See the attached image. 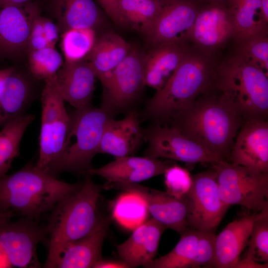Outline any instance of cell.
Instances as JSON below:
<instances>
[{"label": "cell", "mask_w": 268, "mask_h": 268, "mask_svg": "<svg viewBox=\"0 0 268 268\" xmlns=\"http://www.w3.org/2000/svg\"><path fill=\"white\" fill-rule=\"evenodd\" d=\"M217 66L214 56L190 46L166 84L147 103L143 118L152 125L169 126L199 96L214 87Z\"/></svg>", "instance_id": "cell-1"}, {"label": "cell", "mask_w": 268, "mask_h": 268, "mask_svg": "<svg viewBox=\"0 0 268 268\" xmlns=\"http://www.w3.org/2000/svg\"><path fill=\"white\" fill-rule=\"evenodd\" d=\"M244 119L215 86L200 95L169 125L222 160L228 161Z\"/></svg>", "instance_id": "cell-2"}, {"label": "cell", "mask_w": 268, "mask_h": 268, "mask_svg": "<svg viewBox=\"0 0 268 268\" xmlns=\"http://www.w3.org/2000/svg\"><path fill=\"white\" fill-rule=\"evenodd\" d=\"M82 184H70L37 169L29 163L0 178V212L39 221L66 196L78 191Z\"/></svg>", "instance_id": "cell-3"}, {"label": "cell", "mask_w": 268, "mask_h": 268, "mask_svg": "<svg viewBox=\"0 0 268 268\" xmlns=\"http://www.w3.org/2000/svg\"><path fill=\"white\" fill-rule=\"evenodd\" d=\"M103 185L93 182L90 175L77 192L61 200L49 212L48 256L44 268L51 267L62 250L91 232L103 216L98 201Z\"/></svg>", "instance_id": "cell-4"}, {"label": "cell", "mask_w": 268, "mask_h": 268, "mask_svg": "<svg viewBox=\"0 0 268 268\" xmlns=\"http://www.w3.org/2000/svg\"><path fill=\"white\" fill-rule=\"evenodd\" d=\"M215 86L244 119L267 120L268 75L236 51L218 62Z\"/></svg>", "instance_id": "cell-5"}, {"label": "cell", "mask_w": 268, "mask_h": 268, "mask_svg": "<svg viewBox=\"0 0 268 268\" xmlns=\"http://www.w3.org/2000/svg\"><path fill=\"white\" fill-rule=\"evenodd\" d=\"M70 125L67 136L74 141L65 148L58 169V173L69 172L77 175H89L93 168L91 161L98 154L104 131L114 115L101 106L91 105L75 109L69 115Z\"/></svg>", "instance_id": "cell-6"}, {"label": "cell", "mask_w": 268, "mask_h": 268, "mask_svg": "<svg viewBox=\"0 0 268 268\" xmlns=\"http://www.w3.org/2000/svg\"><path fill=\"white\" fill-rule=\"evenodd\" d=\"M45 81L41 95L39 156L35 167L56 176L66 148L70 117L58 86L56 74Z\"/></svg>", "instance_id": "cell-7"}, {"label": "cell", "mask_w": 268, "mask_h": 268, "mask_svg": "<svg viewBox=\"0 0 268 268\" xmlns=\"http://www.w3.org/2000/svg\"><path fill=\"white\" fill-rule=\"evenodd\" d=\"M210 165L215 172L219 195L224 202L240 205L253 212L268 208V173L226 160Z\"/></svg>", "instance_id": "cell-8"}, {"label": "cell", "mask_w": 268, "mask_h": 268, "mask_svg": "<svg viewBox=\"0 0 268 268\" xmlns=\"http://www.w3.org/2000/svg\"><path fill=\"white\" fill-rule=\"evenodd\" d=\"M14 216L7 212L0 216V246L11 267L21 268L41 267L37 254L39 243H48L46 225L39 221L20 217L12 221Z\"/></svg>", "instance_id": "cell-9"}, {"label": "cell", "mask_w": 268, "mask_h": 268, "mask_svg": "<svg viewBox=\"0 0 268 268\" xmlns=\"http://www.w3.org/2000/svg\"><path fill=\"white\" fill-rule=\"evenodd\" d=\"M192 179L186 195L188 228L215 232L230 205L220 198L212 168L193 175Z\"/></svg>", "instance_id": "cell-10"}, {"label": "cell", "mask_w": 268, "mask_h": 268, "mask_svg": "<svg viewBox=\"0 0 268 268\" xmlns=\"http://www.w3.org/2000/svg\"><path fill=\"white\" fill-rule=\"evenodd\" d=\"M142 130L144 140L148 143L144 156L189 164H210L222 160L186 137L174 127L152 125Z\"/></svg>", "instance_id": "cell-11"}, {"label": "cell", "mask_w": 268, "mask_h": 268, "mask_svg": "<svg viewBox=\"0 0 268 268\" xmlns=\"http://www.w3.org/2000/svg\"><path fill=\"white\" fill-rule=\"evenodd\" d=\"M145 53L132 47L125 59L102 85L101 107L114 115L130 106L138 97L145 85L144 66Z\"/></svg>", "instance_id": "cell-12"}, {"label": "cell", "mask_w": 268, "mask_h": 268, "mask_svg": "<svg viewBox=\"0 0 268 268\" xmlns=\"http://www.w3.org/2000/svg\"><path fill=\"white\" fill-rule=\"evenodd\" d=\"M199 0H165L162 9L144 37L150 46L174 42L188 44L198 13Z\"/></svg>", "instance_id": "cell-13"}, {"label": "cell", "mask_w": 268, "mask_h": 268, "mask_svg": "<svg viewBox=\"0 0 268 268\" xmlns=\"http://www.w3.org/2000/svg\"><path fill=\"white\" fill-rule=\"evenodd\" d=\"M104 189L124 191L139 197L152 218L180 236L188 229L187 198H176L163 192L138 183L104 184Z\"/></svg>", "instance_id": "cell-14"}, {"label": "cell", "mask_w": 268, "mask_h": 268, "mask_svg": "<svg viewBox=\"0 0 268 268\" xmlns=\"http://www.w3.org/2000/svg\"><path fill=\"white\" fill-rule=\"evenodd\" d=\"M231 39L233 24L226 2H209L201 6L191 34L193 46L214 56Z\"/></svg>", "instance_id": "cell-15"}, {"label": "cell", "mask_w": 268, "mask_h": 268, "mask_svg": "<svg viewBox=\"0 0 268 268\" xmlns=\"http://www.w3.org/2000/svg\"><path fill=\"white\" fill-rule=\"evenodd\" d=\"M228 161L268 173L267 120L244 119L235 137Z\"/></svg>", "instance_id": "cell-16"}, {"label": "cell", "mask_w": 268, "mask_h": 268, "mask_svg": "<svg viewBox=\"0 0 268 268\" xmlns=\"http://www.w3.org/2000/svg\"><path fill=\"white\" fill-rule=\"evenodd\" d=\"M97 78L85 58L76 62H65L56 74L58 86L65 102L75 109L91 105Z\"/></svg>", "instance_id": "cell-17"}, {"label": "cell", "mask_w": 268, "mask_h": 268, "mask_svg": "<svg viewBox=\"0 0 268 268\" xmlns=\"http://www.w3.org/2000/svg\"><path fill=\"white\" fill-rule=\"evenodd\" d=\"M171 166L158 159L127 156L115 158L112 162L98 168H92L89 175L105 179V184L138 183L164 174Z\"/></svg>", "instance_id": "cell-18"}, {"label": "cell", "mask_w": 268, "mask_h": 268, "mask_svg": "<svg viewBox=\"0 0 268 268\" xmlns=\"http://www.w3.org/2000/svg\"><path fill=\"white\" fill-rule=\"evenodd\" d=\"M145 141L140 127L139 114L134 110L122 119H112L103 134L98 153L115 158L133 156Z\"/></svg>", "instance_id": "cell-19"}, {"label": "cell", "mask_w": 268, "mask_h": 268, "mask_svg": "<svg viewBox=\"0 0 268 268\" xmlns=\"http://www.w3.org/2000/svg\"><path fill=\"white\" fill-rule=\"evenodd\" d=\"M38 15L37 8L29 3L22 5L0 3V51L10 53L27 45Z\"/></svg>", "instance_id": "cell-20"}, {"label": "cell", "mask_w": 268, "mask_h": 268, "mask_svg": "<svg viewBox=\"0 0 268 268\" xmlns=\"http://www.w3.org/2000/svg\"><path fill=\"white\" fill-rule=\"evenodd\" d=\"M166 227L154 218L135 228L130 237L117 246L118 256L128 268H143L157 252L160 237Z\"/></svg>", "instance_id": "cell-21"}, {"label": "cell", "mask_w": 268, "mask_h": 268, "mask_svg": "<svg viewBox=\"0 0 268 268\" xmlns=\"http://www.w3.org/2000/svg\"><path fill=\"white\" fill-rule=\"evenodd\" d=\"M110 218L102 217L96 226L83 237L65 246L51 268H89L101 259L103 241Z\"/></svg>", "instance_id": "cell-22"}, {"label": "cell", "mask_w": 268, "mask_h": 268, "mask_svg": "<svg viewBox=\"0 0 268 268\" xmlns=\"http://www.w3.org/2000/svg\"><path fill=\"white\" fill-rule=\"evenodd\" d=\"M188 44L163 43L150 46L145 53V85L160 90L174 73L187 54Z\"/></svg>", "instance_id": "cell-23"}, {"label": "cell", "mask_w": 268, "mask_h": 268, "mask_svg": "<svg viewBox=\"0 0 268 268\" xmlns=\"http://www.w3.org/2000/svg\"><path fill=\"white\" fill-rule=\"evenodd\" d=\"M257 213L236 219L215 235L212 268H234L240 259L241 253L247 246Z\"/></svg>", "instance_id": "cell-24"}, {"label": "cell", "mask_w": 268, "mask_h": 268, "mask_svg": "<svg viewBox=\"0 0 268 268\" xmlns=\"http://www.w3.org/2000/svg\"><path fill=\"white\" fill-rule=\"evenodd\" d=\"M132 48L130 44L112 31H107L97 38L85 58L91 64L102 85L110 78Z\"/></svg>", "instance_id": "cell-25"}, {"label": "cell", "mask_w": 268, "mask_h": 268, "mask_svg": "<svg viewBox=\"0 0 268 268\" xmlns=\"http://www.w3.org/2000/svg\"><path fill=\"white\" fill-rule=\"evenodd\" d=\"M233 28V40L240 41L268 30L260 10L261 0H226Z\"/></svg>", "instance_id": "cell-26"}, {"label": "cell", "mask_w": 268, "mask_h": 268, "mask_svg": "<svg viewBox=\"0 0 268 268\" xmlns=\"http://www.w3.org/2000/svg\"><path fill=\"white\" fill-rule=\"evenodd\" d=\"M29 101L28 82L14 69L3 79L0 87V128L24 112Z\"/></svg>", "instance_id": "cell-27"}, {"label": "cell", "mask_w": 268, "mask_h": 268, "mask_svg": "<svg viewBox=\"0 0 268 268\" xmlns=\"http://www.w3.org/2000/svg\"><path fill=\"white\" fill-rule=\"evenodd\" d=\"M57 14L64 32L71 28H94L102 21L93 0H57Z\"/></svg>", "instance_id": "cell-28"}, {"label": "cell", "mask_w": 268, "mask_h": 268, "mask_svg": "<svg viewBox=\"0 0 268 268\" xmlns=\"http://www.w3.org/2000/svg\"><path fill=\"white\" fill-rule=\"evenodd\" d=\"M35 119L21 113L10 119L0 131V178L6 175L12 161L19 155V144L28 126Z\"/></svg>", "instance_id": "cell-29"}, {"label": "cell", "mask_w": 268, "mask_h": 268, "mask_svg": "<svg viewBox=\"0 0 268 268\" xmlns=\"http://www.w3.org/2000/svg\"><path fill=\"white\" fill-rule=\"evenodd\" d=\"M201 231L188 228L181 235L175 247L167 254L154 259L146 265V268H188L197 253L198 243Z\"/></svg>", "instance_id": "cell-30"}, {"label": "cell", "mask_w": 268, "mask_h": 268, "mask_svg": "<svg viewBox=\"0 0 268 268\" xmlns=\"http://www.w3.org/2000/svg\"><path fill=\"white\" fill-rule=\"evenodd\" d=\"M165 0H121V11L128 26L144 36L155 22Z\"/></svg>", "instance_id": "cell-31"}, {"label": "cell", "mask_w": 268, "mask_h": 268, "mask_svg": "<svg viewBox=\"0 0 268 268\" xmlns=\"http://www.w3.org/2000/svg\"><path fill=\"white\" fill-rule=\"evenodd\" d=\"M96 39L93 28H71L65 31L62 46L66 62H73L84 59L92 50Z\"/></svg>", "instance_id": "cell-32"}, {"label": "cell", "mask_w": 268, "mask_h": 268, "mask_svg": "<svg viewBox=\"0 0 268 268\" xmlns=\"http://www.w3.org/2000/svg\"><path fill=\"white\" fill-rule=\"evenodd\" d=\"M247 246L245 257L257 263H268V208L257 213Z\"/></svg>", "instance_id": "cell-33"}, {"label": "cell", "mask_w": 268, "mask_h": 268, "mask_svg": "<svg viewBox=\"0 0 268 268\" xmlns=\"http://www.w3.org/2000/svg\"><path fill=\"white\" fill-rule=\"evenodd\" d=\"M235 43V51L268 75V30Z\"/></svg>", "instance_id": "cell-34"}, {"label": "cell", "mask_w": 268, "mask_h": 268, "mask_svg": "<svg viewBox=\"0 0 268 268\" xmlns=\"http://www.w3.org/2000/svg\"><path fill=\"white\" fill-rule=\"evenodd\" d=\"M147 211L143 201L139 197L127 193L117 200L113 213L121 224L132 228L142 223Z\"/></svg>", "instance_id": "cell-35"}, {"label": "cell", "mask_w": 268, "mask_h": 268, "mask_svg": "<svg viewBox=\"0 0 268 268\" xmlns=\"http://www.w3.org/2000/svg\"><path fill=\"white\" fill-rule=\"evenodd\" d=\"M63 63L62 58L55 47L32 51L29 58L32 74L37 78L45 80L55 75Z\"/></svg>", "instance_id": "cell-36"}, {"label": "cell", "mask_w": 268, "mask_h": 268, "mask_svg": "<svg viewBox=\"0 0 268 268\" xmlns=\"http://www.w3.org/2000/svg\"><path fill=\"white\" fill-rule=\"evenodd\" d=\"M164 174L168 194L178 198L188 194L192 186V179L187 170L177 165H171Z\"/></svg>", "instance_id": "cell-37"}, {"label": "cell", "mask_w": 268, "mask_h": 268, "mask_svg": "<svg viewBox=\"0 0 268 268\" xmlns=\"http://www.w3.org/2000/svg\"><path fill=\"white\" fill-rule=\"evenodd\" d=\"M215 232L201 231L198 243L197 253L192 268L205 266L212 268L214 257Z\"/></svg>", "instance_id": "cell-38"}, {"label": "cell", "mask_w": 268, "mask_h": 268, "mask_svg": "<svg viewBox=\"0 0 268 268\" xmlns=\"http://www.w3.org/2000/svg\"><path fill=\"white\" fill-rule=\"evenodd\" d=\"M28 44L32 51L50 47L45 36L42 17L39 15L35 18L32 24Z\"/></svg>", "instance_id": "cell-39"}, {"label": "cell", "mask_w": 268, "mask_h": 268, "mask_svg": "<svg viewBox=\"0 0 268 268\" xmlns=\"http://www.w3.org/2000/svg\"><path fill=\"white\" fill-rule=\"evenodd\" d=\"M105 13L118 26H128L121 9V0H96Z\"/></svg>", "instance_id": "cell-40"}, {"label": "cell", "mask_w": 268, "mask_h": 268, "mask_svg": "<svg viewBox=\"0 0 268 268\" xmlns=\"http://www.w3.org/2000/svg\"><path fill=\"white\" fill-rule=\"evenodd\" d=\"M42 20L45 36L49 46L55 47L59 38L58 27L48 19L42 17Z\"/></svg>", "instance_id": "cell-41"}, {"label": "cell", "mask_w": 268, "mask_h": 268, "mask_svg": "<svg viewBox=\"0 0 268 268\" xmlns=\"http://www.w3.org/2000/svg\"><path fill=\"white\" fill-rule=\"evenodd\" d=\"M93 268H129L122 261H115L100 259L93 266Z\"/></svg>", "instance_id": "cell-42"}, {"label": "cell", "mask_w": 268, "mask_h": 268, "mask_svg": "<svg viewBox=\"0 0 268 268\" xmlns=\"http://www.w3.org/2000/svg\"><path fill=\"white\" fill-rule=\"evenodd\" d=\"M268 263L261 264L245 257L240 259L234 268H268Z\"/></svg>", "instance_id": "cell-43"}, {"label": "cell", "mask_w": 268, "mask_h": 268, "mask_svg": "<svg viewBox=\"0 0 268 268\" xmlns=\"http://www.w3.org/2000/svg\"><path fill=\"white\" fill-rule=\"evenodd\" d=\"M260 10L264 21L268 24V0H261Z\"/></svg>", "instance_id": "cell-44"}, {"label": "cell", "mask_w": 268, "mask_h": 268, "mask_svg": "<svg viewBox=\"0 0 268 268\" xmlns=\"http://www.w3.org/2000/svg\"><path fill=\"white\" fill-rule=\"evenodd\" d=\"M31 0H0V3L15 5H22L29 3Z\"/></svg>", "instance_id": "cell-45"}, {"label": "cell", "mask_w": 268, "mask_h": 268, "mask_svg": "<svg viewBox=\"0 0 268 268\" xmlns=\"http://www.w3.org/2000/svg\"><path fill=\"white\" fill-rule=\"evenodd\" d=\"M11 267L4 252L0 246V268Z\"/></svg>", "instance_id": "cell-46"}, {"label": "cell", "mask_w": 268, "mask_h": 268, "mask_svg": "<svg viewBox=\"0 0 268 268\" xmlns=\"http://www.w3.org/2000/svg\"><path fill=\"white\" fill-rule=\"evenodd\" d=\"M14 69V68L11 67L0 70V87L3 79Z\"/></svg>", "instance_id": "cell-47"}, {"label": "cell", "mask_w": 268, "mask_h": 268, "mask_svg": "<svg viewBox=\"0 0 268 268\" xmlns=\"http://www.w3.org/2000/svg\"><path fill=\"white\" fill-rule=\"evenodd\" d=\"M208 2H225L226 0H204Z\"/></svg>", "instance_id": "cell-48"}, {"label": "cell", "mask_w": 268, "mask_h": 268, "mask_svg": "<svg viewBox=\"0 0 268 268\" xmlns=\"http://www.w3.org/2000/svg\"><path fill=\"white\" fill-rule=\"evenodd\" d=\"M5 213H6V212H0V216L2 215L3 214H4Z\"/></svg>", "instance_id": "cell-49"}]
</instances>
